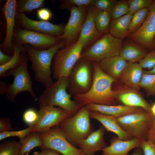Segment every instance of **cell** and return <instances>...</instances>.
Wrapping results in <instances>:
<instances>
[{
  "mask_svg": "<svg viewBox=\"0 0 155 155\" xmlns=\"http://www.w3.org/2000/svg\"><path fill=\"white\" fill-rule=\"evenodd\" d=\"M93 78L90 88L84 94L73 95V100L82 106L91 103L117 105L118 102L112 86L117 81L105 73L98 63L93 62Z\"/></svg>",
  "mask_w": 155,
  "mask_h": 155,
  "instance_id": "obj_1",
  "label": "cell"
},
{
  "mask_svg": "<svg viewBox=\"0 0 155 155\" xmlns=\"http://www.w3.org/2000/svg\"><path fill=\"white\" fill-rule=\"evenodd\" d=\"M65 41L61 42L46 50L36 49L28 44L24 45L28 60L31 62V69L35 74V80L46 87L53 82L51 77L52 64L53 57L57 51L65 46Z\"/></svg>",
  "mask_w": 155,
  "mask_h": 155,
  "instance_id": "obj_2",
  "label": "cell"
},
{
  "mask_svg": "<svg viewBox=\"0 0 155 155\" xmlns=\"http://www.w3.org/2000/svg\"><path fill=\"white\" fill-rule=\"evenodd\" d=\"M67 77H62L46 87L37 100L40 106H57L73 115L82 107L71 99L72 95L67 92Z\"/></svg>",
  "mask_w": 155,
  "mask_h": 155,
  "instance_id": "obj_3",
  "label": "cell"
},
{
  "mask_svg": "<svg viewBox=\"0 0 155 155\" xmlns=\"http://www.w3.org/2000/svg\"><path fill=\"white\" fill-rule=\"evenodd\" d=\"M90 111L84 106L73 116L63 120L59 126L68 141L76 147L94 131Z\"/></svg>",
  "mask_w": 155,
  "mask_h": 155,
  "instance_id": "obj_4",
  "label": "cell"
},
{
  "mask_svg": "<svg viewBox=\"0 0 155 155\" xmlns=\"http://www.w3.org/2000/svg\"><path fill=\"white\" fill-rule=\"evenodd\" d=\"M21 55L22 58L21 64L9 70L6 73V77L11 75L14 77L13 82L9 85L5 94L7 100L11 102L15 101L19 93L24 91L29 92L36 100L38 99L33 90L32 82L27 66L28 59L24 49Z\"/></svg>",
  "mask_w": 155,
  "mask_h": 155,
  "instance_id": "obj_5",
  "label": "cell"
},
{
  "mask_svg": "<svg viewBox=\"0 0 155 155\" xmlns=\"http://www.w3.org/2000/svg\"><path fill=\"white\" fill-rule=\"evenodd\" d=\"M84 48V46L77 40L58 50L52 62L51 70L53 78L57 80L62 77H67L81 58Z\"/></svg>",
  "mask_w": 155,
  "mask_h": 155,
  "instance_id": "obj_6",
  "label": "cell"
},
{
  "mask_svg": "<svg viewBox=\"0 0 155 155\" xmlns=\"http://www.w3.org/2000/svg\"><path fill=\"white\" fill-rule=\"evenodd\" d=\"M67 89L72 95L84 94L92 84L93 62L81 58L67 77Z\"/></svg>",
  "mask_w": 155,
  "mask_h": 155,
  "instance_id": "obj_7",
  "label": "cell"
},
{
  "mask_svg": "<svg viewBox=\"0 0 155 155\" xmlns=\"http://www.w3.org/2000/svg\"><path fill=\"white\" fill-rule=\"evenodd\" d=\"M122 44L123 40L107 34L83 51L81 58L99 63L104 59L119 55Z\"/></svg>",
  "mask_w": 155,
  "mask_h": 155,
  "instance_id": "obj_8",
  "label": "cell"
},
{
  "mask_svg": "<svg viewBox=\"0 0 155 155\" xmlns=\"http://www.w3.org/2000/svg\"><path fill=\"white\" fill-rule=\"evenodd\" d=\"M152 117L150 112L143 110L116 119L121 128L133 137L146 140Z\"/></svg>",
  "mask_w": 155,
  "mask_h": 155,
  "instance_id": "obj_9",
  "label": "cell"
},
{
  "mask_svg": "<svg viewBox=\"0 0 155 155\" xmlns=\"http://www.w3.org/2000/svg\"><path fill=\"white\" fill-rule=\"evenodd\" d=\"M62 40L59 37L22 29L16 26L14 29L13 42L23 45L28 44L38 50L48 49L60 43Z\"/></svg>",
  "mask_w": 155,
  "mask_h": 155,
  "instance_id": "obj_10",
  "label": "cell"
},
{
  "mask_svg": "<svg viewBox=\"0 0 155 155\" xmlns=\"http://www.w3.org/2000/svg\"><path fill=\"white\" fill-rule=\"evenodd\" d=\"M42 139L41 148L56 150L63 155H81L83 153L80 148L72 145L67 140L59 125L54 126L47 131L40 133Z\"/></svg>",
  "mask_w": 155,
  "mask_h": 155,
  "instance_id": "obj_11",
  "label": "cell"
},
{
  "mask_svg": "<svg viewBox=\"0 0 155 155\" xmlns=\"http://www.w3.org/2000/svg\"><path fill=\"white\" fill-rule=\"evenodd\" d=\"M38 121L32 132H45L53 127L58 126L65 119L73 115L60 107L40 106Z\"/></svg>",
  "mask_w": 155,
  "mask_h": 155,
  "instance_id": "obj_12",
  "label": "cell"
},
{
  "mask_svg": "<svg viewBox=\"0 0 155 155\" xmlns=\"http://www.w3.org/2000/svg\"><path fill=\"white\" fill-rule=\"evenodd\" d=\"M155 34V0L152 1L147 17L142 26L127 37L129 40L146 49H155L153 40Z\"/></svg>",
  "mask_w": 155,
  "mask_h": 155,
  "instance_id": "obj_13",
  "label": "cell"
},
{
  "mask_svg": "<svg viewBox=\"0 0 155 155\" xmlns=\"http://www.w3.org/2000/svg\"><path fill=\"white\" fill-rule=\"evenodd\" d=\"M88 7L73 6L70 8L69 19L64 26L63 35L59 37L65 41V46L72 43L80 35L86 19Z\"/></svg>",
  "mask_w": 155,
  "mask_h": 155,
  "instance_id": "obj_14",
  "label": "cell"
},
{
  "mask_svg": "<svg viewBox=\"0 0 155 155\" xmlns=\"http://www.w3.org/2000/svg\"><path fill=\"white\" fill-rule=\"evenodd\" d=\"M16 26L28 30L36 31L60 37L63 33L64 26L62 24H53L48 21H36L28 18L24 13H16Z\"/></svg>",
  "mask_w": 155,
  "mask_h": 155,
  "instance_id": "obj_15",
  "label": "cell"
},
{
  "mask_svg": "<svg viewBox=\"0 0 155 155\" xmlns=\"http://www.w3.org/2000/svg\"><path fill=\"white\" fill-rule=\"evenodd\" d=\"M16 0H7L2 9L6 22V30L5 37L0 44V50L9 55H12L14 52L13 39L16 26Z\"/></svg>",
  "mask_w": 155,
  "mask_h": 155,
  "instance_id": "obj_16",
  "label": "cell"
},
{
  "mask_svg": "<svg viewBox=\"0 0 155 155\" xmlns=\"http://www.w3.org/2000/svg\"><path fill=\"white\" fill-rule=\"evenodd\" d=\"M113 89L116 99L123 105L133 107H140L150 112V106L142 95L134 89L121 83Z\"/></svg>",
  "mask_w": 155,
  "mask_h": 155,
  "instance_id": "obj_17",
  "label": "cell"
},
{
  "mask_svg": "<svg viewBox=\"0 0 155 155\" xmlns=\"http://www.w3.org/2000/svg\"><path fill=\"white\" fill-rule=\"evenodd\" d=\"M141 140L135 137L124 140L114 135L110 139V145L102 150L101 155H128L131 150L140 147Z\"/></svg>",
  "mask_w": 155,
  "mask_h": 155,
  "instance_id": "obj_18",
  "label": "cell"
},
{
  "mask_svg": "<svg viewBox=\"0 0 155 155\" xmlns=\"http://www.w3.org/2000/svg\"><path fill=\"white\" fill-rule=\"evenodd\" d=\"M105 129L101 125L88 137L80 142L78 146L83 153L88 155H94L97 152L102 150L108 146L104 140Z\"/></svg>",
  "mask_w": 155,
  "mask_h": 155,
  "instance_id": "obj_19",
  "label": "cell"
},
{
  "mask_svg": "<svg viewBox=\"0 0 155 155\" xmlns=\"http://www.w3.org/2000/svg\"><path fill=\"white\" fill-rule=\"evenodd\" d=\"M95 11L91 4L88 6L86 19L77 40L84 47L96 39L100 35L96 29L95 24Z\"/></svg>",
  "mask_w": 155,
  "mask_h": 155,
  "instance_id": "obj_20",
  "label": "cell"
},
{
  "mask_svg": "<svg viewBox=\"0 0 155 155\" xmlns=\"http://www.w3.org/2000/svg\"><path fill=\"white\" fill-rule=\"evenodd\" d=\"M90 117L99 121L107 131L115 133L121 140H126L133 138L121 128L116 120V117L114 116L104 115L93 111H90Z\"/></svg>",
  "mask_w": 155,
  "mask_h": 155,
  "instance_id": "obj_21",
  "label": "cell"
},
{
  "mask_svg": "<svg viewBox=\"0 0 155 155\" xmlns=\"http://www.w3.org/2000/svg\"><path fill=\"white\" fill-rule=\"evenodd\" d=\"M129 63L117 55L104 59L98 63L105 73L118 81Z\"/></svg>",
  "mask_w": 155,
  "mask_h": 155,
  "instance_id": "obj_22",
  "label": "cell"
},
{
  "mask_svg": "<svg viewBox=\"0 0 155 155\" xmlns=\"http://www.w3.org/2000/svg\"><path fill=\"white\" fill-rule=\"evenodd\" d=\"M85 106L90 111H96L104 115L113 116L116 117H122L144 110L140 107L124 105H108L91 103Z\"/></svg>",
  "mask_w": 155,
  "mask_h": 155,
  "instance_id": "obj_23",
  "label": "cell"
},
{
  "mask_svg": "<svg viewBox=\"0 0 155 155\" xmlns=\"http://www.w3.org/2000/svg\"><path fill=\"white\" fill-rule=\"evenodd\" d=\"M143 73V68L139 63L129 62L119 80L127 86L140 91Z\"/></svg>",
  "mask_w": 155,
  "mask_h": 155,
  "instance_id": "obj_24",
  "label": "cell"
},
{
  "mask_svg": "<svg viewBox=\"0 0 155 155\" xmlns=\"http://www.w3.org/2000/svg\"><path fill=\"white\" fill-rule=\"evenodd\" d=\"M145 48L129 40L125 42L119 55L127 61L136 63L141 60L148 52Z\"/></svg>",
  "mask_w": 155,
  "mask_h": 155,
  "instance_id": "obj_25",
  "label": "cell"
},
{
  "mask_svg": "<svg viewBox=\"0 0 155 155\" xmlns=\"http://www.w3.org/2000/svg\"><path fill=\"white\" fill-rule=\"evenodd\" d=\"M133 15L128 13L117 18L112 19L109 28V33L115 37L123 40L129 35V28Z\"/></svg>",
  "mask_w": 155,
  "mask_h": 155,
  "instance_id": "obj_26",
  "label": "cell"
},
{
  "mask_svg": "<svg viewBox=\"0 0 155 155\" xmlns=\"http://www.w3.org/2000/svg\"><path fill=\"white\" fill-rule=\"evenodd\" d=\"M20 150L19 155H24L33 148L42 146L43 142L40 133L31 132L26 137L20 139Z\"/></svg>",
  "mask_w": 155,
  "mask_h": 155,
  "instance_id": "obj_27",
  "label": "cell"
},
{
  "mask_svg": "<svg viewBox=\"0 0 155 155\" xmlns=\"http://www.w3.org/2000/svg\"><path fill=\"white\" fill-rule=\"evenodd\" d=\"M13 54L10 61L6 64L0 65V76L6 78V73L9 70L20 65L22 61L21 54L24 50V45L13 42Z\"/></svg>",
  "mask_w": 155,
  "mask_h": 155,
  "instance_id": "obj_28",
  "label": "cell"
},
{
  "mask_svg": "<svg viewBox=\"0 0 155 155\" xmlns=\"http://www.w3.org/2000/svg\"><path fill=\"white\" fill-rule=\"evenodd\" d=\"M111 19V11H96L94 21L96 29L99 34H100L106 32L109 30Z\"/></svg>",
  "mask_w": 155,
  "mask_h": 155,
  "instance_id": "obj_29",
  "label": "cell"
},
{
  "mask_svg": "<svg viewBox=\"0 0 155 155\" xmlns=\"http://www.w3.org/2000/svg\"><path fill=\"white\" fill-rule=\"evenodd\" d=\"M44 2V0H16V13L30 12L34 9L42 8Z\"/></svg>",
  "mask_w": 155,
  "mask_h": 155,
  "instance_id": "obj_30",
  "label": "cell"
},
{
  "mask_svg": "<svg viewBox=\"0 0 155 155\" xmlns=\"http://www.w3.org/2000/svg\"><path fill=\"white\" fill-rule=\"evenodd\" d=\"M149 11V8L142 9L135 13L132 16L129 28V34L136 31L142 25Z\"/></svg>",
  "mask_w": 155,
  "mask_h": 155,
  "instance_id": "obj_31",
  "label": "cell"
},
{
  "mask_svg": "<svg viewBox=\"0 0 155 155\" xmlns=\"http://www.w3.org/2000/svg\"><path fill=\"white\" fill-rule=\"evenodd\" d=\"M20 148V142L4 141L0 144V155H19Z\"/></svg>",
  "mask_w": 155,
  "mask_h": 155,
  "instance_id": "obj_32",
  "label": "cell"
},
{
  "mask_svg": "<svg viewBox=\"0 0 155 155\" xmlns=\"http://www.w3.org/2000/svg\"><path fill=\"white\" fill-rule=\"evenodd\" d=\"M140 87L145 90L147 96L155 97V74L144 72Z\"/></svg>",
  "mask_w": 155,
  "mask_h": 155,
  "instance_id": "obj_33",
  "label": "cell"
},
{
  "mask_svg": "<svg viewBox=\"0 0 155 155\" xmlns=\"http://www.w3.org/2000/svg\"><path fill=\"white\" fill-rule=\"evenodd\" d=\"M127 1L129 6L128 13L132 15L142 9L149 8L152 2V0H129Z\"/></svg>",
  "mask_w": 155,
  "mask_h": 155,
  "instance_id": "obj_34",
  "label": "cell"
},
{
  "mask_svg": "<svg viewBox=\"0 0 155 155\" xmlns=\"http://www.w3.org/2000/svg\"><path fill=\"white\" fill-rule=\"evenodd\" d=\"M129 6L127 1H118L111 11L112 19H115L127 14Z\"/></svg>",
  "mask_w": 155,
  "mask_h": 155,
  "instance_id": "obj_35",
  "label": "cell"
},
{
  "mask_svg": "<svg viewBox=\"0 0 155 155\" xmlns=\"http://www.w3.org/2000/svg\"><path fill=\"white\" fill-rule=\"evenodd\" d=\"M117 1L116 0H94L91 5L96 11H111Z\"/></svg>",
  "mask_w": 155,
  "mask_h": 155,
  "instance_id": "obj_36",
  "label": "cell"
},
{
  "mask_svg": "<svg viewBox=\"0 0 155 155\" xmlns=\"http://www.w3.org/2000/svg\"><path fill=\"white\" fill-rule=\"evenodd\" d=\"M34 126L28 127L23 130L0 132V140L11 137L16 136L22 139L30 134Z\"/></svg>",
  "mask_w": 155,
  "mask_h": 155,
  "instance_id": "obj_37",
  "label": "cell"
},
{
  "mask_svg": "<svg viewBox=\"0 0 155 155\" xmlns=\"http://www.w3.org/2000/svg\"><path fill=\"white\" fill-rule=\"evenodd\" d=\"M38 118V111L33 108H29L24 112L23 119L24 122L28 127L34 126Z\"/></svg>",
  "mask_w": 155,
  "mask_h": 155,
  "instance_id": "obj_38",
  "label": "cell"
},
{
  "mask_svg": "<svg viewBox=\"0 0 155 155\" xmlns=\"http://www.w3.org/2000/svg\"><path fill=\"white\" fill-rule=\"evenodd\" d=\"M138 62L143 69H152L155 66V49L148 52Z\"/></svg>",
  "mask_w": 155,
  "mask_h": 155,
  "instance_id": "obj_39",
  "label": "cell"
},
{
  "mask_svg": "<svg viewBox=\"0 0 155 155\" xmlns=\"http://www.w3.org/2000/svg\"><path fill=\"white\" fill-rule=\"evenodd\" d=\"M93 1V0H62L60 7L63 9H67L73 6L88 7L92 4Z\"/></svg>",
  "mask_w": 155,
  "mask_h": 155,
  "instance_id": "obj_40",
  "label": "cell"
},
{
  "mask_svg": "<svg viewBox=\"0 0 155 155\" xmlns=\"http://www.w3.org/2000/svg\"><path fill=\"white\" fill-rule=\"evenodd\" d=\"M140 147L144 155H155V144L146 140H142Z\"/></svg>",
  "mask_w": 155,
  "mask_h": 155,
  "instance_id": "obj_41",
  "label": "cell"
},
{
  "mask_svg": "<svg viewBox=\"0 0 155 155\" xmlns=\"http://www.w3.org/2000/svg\"><path fill=\"white\" fill-rule=\"evenodd\" d=\"M38 18L44 21H48L52 18L53 13L51 11L46 8L38 9L36 12Z\"/></svg>",
  "mask_w": 155,
  "mask_h": 155,
  "instance_id": "obj_42",
  "label": "cell"
},
{
  "mask_svg": "<svg viewBox=\"0 0 155 155\" xmlns=\"http://www.w3.org/2000/svg\"><path fill=\"white\" fill-rule=\"evenodd\" d=\"M13 130L10 119L7 117H2L0 119V132L9 131Z\"/></svg>",
  "mask_w": 155,
  "mask_h": 155,
  "instance_id": "obj_43",
  "label": "cell"
},
{
  "mask_svg": "<svg viewBox=\"0 0 155 155\" xmlns=\"http://www.w3.org/2000/svg\"><path fill=\"white\" fill-rule=\"evenodd\" d=\"M146 140L155 144V118L152 116Z\"/></svg>",
  "mask_w": 155,
  "mask_h": 155,
  "instance_id": "obj_44",
  "label": "cell"
},
{
  "mask_svg": "<svg viewBox=\"0 0 155 155\" xmlns=\"http://www.w3.org/2000/svg\"><path fill=\"white\" fill-rule=\"evenodd\" d=\"M12 55L6 54L0 50V65L7 63L11 58Z\"/></svg>",
  "mask_w": 155,
  "mask_h": 155,
  "instance_id": "obj_45",
  "label": "cell"
},
{
  "mask_svg": "<svg viewBox=\"0 0 155 155\" xmlns=\"http://www.w3.org/2000/svg\"><path fill=\"white\" fill-rule=\"evenodd\" d=\"M40 148L44 155H61L59 152L51 149L41 148Z\"/></svg>",
  "mask_w": 155,
  "mask_h": 155,
  "instance_id": "obj_46",
  "label": "cell"
},
{
  "mask_svg": "<svg viewBox=\"0 0 155 155\" xmlns=\"http://www.w3.org/2000/svg\"><path fill=\"white\" fill-rule=\"evenodd\" d=\"M8 86L4 81H0V94H6L8 90Z\"/></svg>",
  "mask_w": 155,
  "mask_h": 155,
  "instance_id": "obj_47",
  "label": "cell"
},
{
  "mask_svg": "<svg viewBox=\"0 0 155 155\" xmlns=\"http://www.w3.org/2000/svg\"><path fill=\"white\" fill-rule=\"evenodd\" d=\"M143 154V152L140 147L136 148L131 154L129 155H142Z\"/></svg>",
  "mask_w": 155,
  "mask_h": 155,
  "instance_id": "obj_48",
  "label": "cell"
},
{
  "mask_svg": "<svg viewBox=\"0 0 155 155\" xmlns=\"http://www.w3.org/2000/svg\"><path fill=\"white\" fill-rule=\"evenodd\" d=\"M150 112L151 113L152 116L155 118V102L150 106Z\"/></svg>",
  "mask_w": 155,
  "mask_h": 155,
  "instance_id": "obj_49",
  "label": "cell"
},
{
  "mask_svg": "<svg viewBox=\"0 0 155 155\" xmlns=\"http://www.w3.org/2000/svg\"><path fill=\"white\" fill-rule=\"evenodd\" d=\"M144 72L147 74H155V66L150 70L144 71Z\"/></svg>",
  "mask_w": 155,
  "mask_h": 155,
  "instance_id": "obj_50",
  "label": "cell"
},
{
  "mask_svg": "<svg viewBox=\"0 0 155 155\" xmlns=\"http://www.w3.org/2000/svg\"><path fill=\"white\" fill-rule=\"evenodd\" d=\"M32 155H44L43 153L38 152H35Z\"/></svg>",
  "mask_w": 155,
  "mask_h": 155,
  "instance_id": "obj_51",
  "label": "cell"
},
{
  "mask_svg": "<svg viewBox=\"0 0 155 155\" xmlns=\"http://www.w3.org/2000/svg\"><path fill=\"white\" fill-rule=\"evenodd\" d=\"M153 42L154 45L155 46V34L153 39Z\"/></svg>",
  "mask_w": 155,
  "mask_h": 155,
  "instance_id": "obj_52",
  "label": "cell"
},
{
  "mask_svg": "<svg viewBox=\"0 0 155 155\" xmlns=\"http://www.w3.org/2000/svg\"><path fill=\"white\" fill-rule=\"evenodd\" d=\"M29 152L26 153L24 155H29Z\"/></svg>",
  "mask_w": 155,
  "mask_h": 155,
  "instance_id": "obj_53",
  "label": "cell"
},
{
  "mask_svg": "<svg viewBox=\"0 0 155 155\" xmlns=\"http://www.w3.org/2000/svg\"><path fill=\"white\" fill-rule=\"evenodd\" d=\"M81 155H88L84 154V153H83Z\"/></svg>",
  "mask_w": 155,
  "mask_h": 155,
  "instance_id": "obj_54",
  "label": "cell"
}]
</instances>
